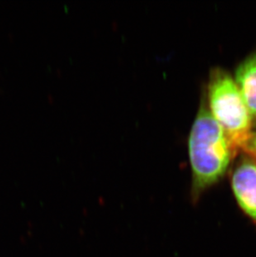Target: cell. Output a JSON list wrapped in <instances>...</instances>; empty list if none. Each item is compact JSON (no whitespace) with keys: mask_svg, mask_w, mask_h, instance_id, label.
I'll use <instances>...</instances> for the list:
<instances>
[{"mask_svg":"<svg viewBox=\"0 0 256 257\" xmlns=\"http://www.w3.org/2000/svg\"><path fill=\"white\" fill-rule=\"evenodd\" d=\"M239 151L256 159V131H251L248 134L239 147Z\"/></svg>","mask_w":256,"mask_h":257,"instance_id":"5b68a950","label":"cell"},{"mask_svg":"<svg viewBox=\"0 0 256 257\" xmlns=\"http://www.w3.org/2000/svg\"><path fill=\"white\" fill-rule=\"evenodd\" d=\"M204 94L210 113L239 152V147L252 131L254 123L234 77L225 68H211Z\"/></svg>","mask_w":256,"mask_h":257,"instance_id":"7a4b0ae2","label":"cell"},{"mask_svg":"<svg viewBox=\"0 0 256 257\" xmlns=\"http://www.w3.org/2000/svg\"><path fill=\"white\" fill-rule=\"evenodd\" d=\"M230 188L239 211L256 227V159L243 153L230 172Z\"/></svg>","mask_w":256,"mask_h":257,"instance_id":"3957f363","label":"cell"},{"mask_svg":"<svg viewBox=\"0 0 256 257\" xmlns=\"http://www.w3.org/2000/svg\"><path fill=\"white\" fill-rule=\"evenodd\" d=\"M204 93V92H203ZM191 169V199L194 204L220 183L239 153L208 108L205 94L188 139Z\"/></svg>","mask_w":256,"mask_h":257,"instance_id":"6da1fadb","label":"cell"},{"mask_svg":"<svg viewBox=\"0 0 256 257\" xmlns=\"http://www.w3.org/2000/svg\"><path fill=\"white\" fill-rule=\"evenodd\" d=\"M233 77L256 124V48L238 63Z\"/></svg>","mask_w":256,"mask_h":257,"instance_id":"277c9868","label":"cell"}]
</instances>
